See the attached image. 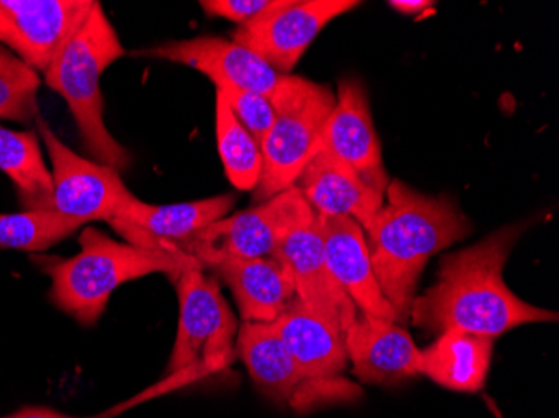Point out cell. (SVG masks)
Instances as JSON below:
<instances>
[{"label": "cell", "instance_id": "6da1fadb", "mask_svg": "<svg viewBox=\"0 0 559 418\" xmlns=\"http://www.w3.org/2000/svg\"><path fill=\"white\" fill-rule=\"evenodd\" d=\"M523 231V225H508L474 247L442 258L438 282L414 298L413 325L435 335L463 330L496 339L518 326L558 322L556 311L521 300L502 278Z\"/></svg>", "mask_w": 559, "mask_h": 418}, {"label": "cell", "instance_id": "7a4b0ae2", "mask_svg": "<svg viewBox=\"0 0 559 418\" xmlns=\"http://www.w3.org/2000/svg\"><path fill=\"white\" fill-rule=\"evenodd\" d=\"M362 229L380 291L394 308L399 325L405 326L427 261L466 240L473 223L454 198L430 196L392 179L384 203Z\"/></svg>", "mask_w": 559, "mask_h": 418}, {"label": "cell", "instance_id": "3957f363", "mask_svg": "<svg viewBox=\"0 0 559 418\" xmlns=\"http://www.w3.org/2000/svg\"><path fill=\"white\" fill-rule=\"evenodd\" d=\"M81 251L71 258H37L50 276V300L83 326L99 322L119 286L153 273L175 282L200 263L181 251L150 250L112 240L99 229L86 228Z\"/></svg>", "mask_w": 559, "mask_h": 418}, {"label": "cell", "instance_id": "277c9868", "mask_svg": "<svg viewBox=\"0 0 559 418\" xmlns=\"http://www.w3.org/2000/svg\"><path fill=\"white\" fill-rule=\"evenodd\" d=\"M122 56L124 47L115 25L96 0L90 17L62 50L58 61L44 74L47 86L68 104L93 162L119 172L131 165V156L109 133L103 118L105 100L99 81L103 72Z\"/></svg>", "mask_w": 559, "mask_h": 418}, {"label": "cell", "instance_id": "5b68a950", "mask_svg": "<svg viewBox=\"0 0 559 418\" xmlns=\"http://www.w3.org/2000/svg\"><path fill=\"white\" fill-rule=\"evenodd\" d=\"M270 100L276 116L262 143V176L253 190L257 204L294 187L313 156L323 126L334 109L335 93L326 84L290 74L284 75Z\"/></svg>", "mask_w": 559, "mask_h": 418}, {"label": "cell", "instance_id": "8992f818", "mask_svg": "<svg viewBox=\"0 0 559 418\" xmlns=\"http://www.w3.org/2000/svg\"><path fill=\"white\" fill-rule=\"evenodd\" d=\"M173 283L180 320L166 373L190 382L225 369L234 358L240 325L218 282L205 268L193 266Z\"/></svg>", "mask_w": 559, "mask_h": 418}, {"label": "cell", "instance_id": "52a82bcc", "mask_svg": "<svg viewBox=\"0 0 559 418\" xmlns=\"http://www.w3.org/2000/svg\"><path fill=\"white\" fill-rule=\"evenodd\" d=\"M313 216L310 204L292 187L265 203L212 223L175 248L193 258L201 268H212L223 261L272 256L292 229Z\"/></svg>", "mask_w": 559, "mask_h": 418}, {"label": "cell", "instance_id": "ba28073f", "mask_svg": "<svg viewBox=\"0 0 559 418\" xmlns=\"http://www.w3.org/2000/svg\"><path fill=\"white\" fill-rule=\"evenodd\" d=\"M36 122L52 163L50 175L55 182V212L78 219L83 225L111 223L122 207L136 200L118 169L83 158L66 146L43 118H37Z\"/></svg>", "mask_w": 559, "mask_h": 418}, {"label": "cell", "instance_id": "9c48e42d", "mask_svg": "<svg viewBox=\"0 0 559 418\" xmlns=\"http://www.w3.org/2000/svg\"><path fill=\"white\" fill-rule=\"evenodd\" d=\"M359 5V0H278L272 11L238 25L231 40L278 74L290 75L325 25Z\"/></svg>", "mask_w": 559, "mask_h": 418}, {"label": "cell", "instance_id": "30bf717a", "mask_svg": "<svg viewBox=\"0 0 559 418\" xmlns=\"http://www.w3.org/2000/svg\"><path fill=\"white\" fill-rule=\"evenodd\" d=\"M94 4L96 0H0V46L46 74Z\"/></svg>", "mask_w": 559, "mask_h": 418}, {"label": "cell", "instance_id": "8fae6325", "mask_svg": "<svg viewBox=\"0 0 559 418\" xmlns=\"http://www.w3.org/2000/svg\"><path fill=\"white\" fill-rule=\"evenodd\" d=\"M326 151L347 166L369 190L384 198L389 172L370 112L369 94L359 80L338 81L335 106L323 126L316 150Z\"/></svg>", "mask_w": 559, "mask_h": 418}, {"label": "cell", "instance_id": "7c38bea8", "mask_svg": "<svg viewBox=\"0 0 559 418\" xmlns=\"http://www.w3.org/2000/svg\"><path fill=\"white\" fill-rule=\"evenodd\" d=\"M272 256L287 266L298 300L323 322L345 333L359 315V310L330 273L319 216L292 229Z\"/></svg>", "mask_w": 559, "mask_h": 418}, {"label": "cell", "instance_id": "4fadbf2b", "mask_svg": "<svg viewBox=\"0 0 559 418\" xmlns=\"http://www.w3.org/2000/svg\"><path fill=\"white\" fill-rule=\"evenodd\" d=\"M136 56L197 69L210 77L216 89L237 87L263 94L270 99L284 80V75L273 71L255 52L223 37L198 36L173 40L140 50Z\"/></svg>", "mask_w": 559, "mask_h": 418}, {"label": "cell", "instance_id": "5bb4252c", "mask_svg": "<svg viewBox=\"0 0 559 418\" xmlns=\"http://www.w3.org/2000/svg\"><path fill=\"white\" fill-rule=\"evenodd\" d=\"M235 203V194L178 204H147L136 198L109 225L134 247L178 251L176 244L228 216Z\"/></svg>", "mask_w": 559, "mask_h": 418}, {"label": "cell", "instance_id": "9a60e30c", "mask_svg": "<svg viewBox=\"0 0 559 418\" xmlns=\"http://www.w3.org/2000/svg\"><path fill=\"white\" fill-rule=\"evenodd\" d=\"M344 342L360 382L394 386L420 375V350L394 320L359 313L345 330Z\"/></svg>", "mask_w": 559, "mask_h": 418}, {"label": "cell", "instance_id": "2e32d148", "mask_svg": "<svg viewBox=\"0 0 559 418\" xmlns=\"http://www.w3.org/2000/svg\"><path fill=\"white\" fill-rule=\"evenodd\" d=\"M319 222L326 265L355 308L364 315L397 322L373 275L362 226L345 216H319Z\"/></svg>", "mask_w": 559, "mask_h": 418}, {"label": "cell", "instance_id": "e0dca14e", "mask_svg": "<svg viewBox=\"0 0 559 418\" xmlns=\"http://www.w3.org/2000/svg\"><path fill=\"white\" fill-rule=\"evenodd\" d=\"M209 270L230 288L243 322L273 323L297 300L294 278L275 256L223 261Z\"/></svg>", "mask_w": 559, "mask_h": 418}, {"label": "cell", "instance_id": "ac0fdd59", "mask_svg": "<svg viewBox=\"0 0 559 418\" xmlns=\"http://www.w3.org/2000/svg\"><path fill=\"white\" fill-rule=\"evenodd\" d=\"M294 187L316 215L345 216L360 226L384 203V198L369 190L354 171L326 151L313 154Z\"/></svg>", "mask_w": 559, "mask_h": 418}, {"label": "cell", "instance_id": "d6986e66", "mask_svg": "<svg viewBox=\"0 0 559 418\" xmlns=\"http://www.w3.org/2000/svg\"><path fill=\"white\" fill-rule=\"evenodd\" d=\"M272 325L298 365L304 382L337 379L347 369L344 333L319 319L298 298Z\"/></svg>", "mask_w": 559, "mask_h": 418}, {"label": "cell", "instance_id": "ffe728a7", "mask_svg": "<svg viewBox=\"0 0 559 418\" xmlns=\"http://www.w3.org/2000/svg\"><path fill=\"white\" fill-rule=\"evenodd\" d=\"M492 351L495 339L489 336L448 330L420 350V375L451 392L477 394L486 386Z\"/></svg>", "mask_w": 559, "mask_h": 418}, {"label": "cell", "instance_id": "44dd1931", "mask_svg": "<svg viewBox=\"0 0 559 418\" xmlns=\"http://www.w3.org/2000/svg\"><path fill=\"white\" fill-rule=\"evenodd\" d=\"M235 354L243 361L260 394L278 405L290 404L304 377L272 323L241 322Z\"/></svg>", "mask_w": 559, "mask_h": 418}, {"label": "cell", "instance_id": "7402d4cb", "mask_svg": "<svg viewBox=\"0 0 559 418\" xmlns=\"http://www.w3.org/2000/svg\"><path fill=\"white\" fill-rule=\"evenodd\" d=\"M0 171L11 179L25 210H52L55 182L34 131L0 124Z\"/></svg>", "mask_w": 559, "mask_h": 418}, {"label": "cell", "instance_id": "603a6c76", "mask_svg": "<svg viewBox=\"0 0 559 418\" xmlns=\"http://www.w3.org/2000/svg\"><path fill=\"white\" fill-rule=\"evenodd\" d=\"M216 143L226 178L237 190L253 191L262 176V146L240 124L225 97L216 93Z\"/></svg>", "mask_w": 559, "mask_h": 418}, {"label": "cell", "instance_id": "cb8c5ba5", "mask_svg": "<svg viewBox=\"0 0 559 418\" xmlns=\"http://www.w3.org/2000/svg\"><path fill=\"white\" fill-rule=\"evenodd\" d=\"M83 226L78 219L55 210H25L14 215H0V248L46 251Z\"/></svg>", "mask_w": 559, "mask_h": 418}, {"label": "cell", "instance_id": "d4e9b609", "mask_svg": "<svg viewBox=\"0 0 559 418\" xmlns=\"http://www.w3.org/2000/svg\"><path fill=\"white\" fill-rule=\"evenodd\" d=\"M40 77L11 50L0 46V119L33 124L39 118Z\"/></svg>", "mask_w": 559, "mask_h": 418}, {"label": "cell", "instance_id": "484cf974", "mask_svg": "<svg viewBox=\"0 0 559 418\" xmlns=\"http://www.w3.org/2000/svg\"><path fill=\"white\" fill-rule=\"evenodd\" d=\"M216 93L225 97L235 118L247 129L251 138L262 146L263 140L275 122V108L270 97L253 91L237 89V87H219Z\"/></svg>", "mask_w": 559, "mask_h": 418}, {"label": "cell", "instance_id": "4316f807", "mask_svg": "<svg viewBox=\"0 0 559 418\" xmlns=\"http://www.w3.org/2000/svg\"><path fill=\"white\" fill-rule=\"evenodd\" d=\"M278 0H201L200 5L209 17L226 19L243 25L272 11Z\"/></svg>", "mask_w": 559, "mask_h": 418}, {"label": "cell", "instance_id": "83f0119b", "mask_svg": "<svg viewBox=\"0 0 559 418\" xmlns=\"http://www.w3.org/2000/svg\"><path fill=\"white\" fill-rule=\"evenodd\" d=\"M122 408H111L109 411H103V414L93 415V417L83 418H115L116 414H119ZM4 418H80L71 417V415L59 414V411L50 410V408L43 407H31L22 408V410L15 411V414L9 415Z\"/></svg>", "mask_w": 559, "mask_h": 418}, {"label": "cell", "instance_id": "f1b7e54d", "mask_svg": "<svg viewBox=\"0 0 559 418\" xmlns=\"http://www.w3.org/2000/svg\"><path fill=\"white\" fill-rule=\"evenodd\" d=\"M436 2L429 0H391L388 5H391L394 11L401 12L404 15H419L424 11H429L435 8Z\"/></svg>", "mask_w": 559, "mask_h": 418}]
</instances>
